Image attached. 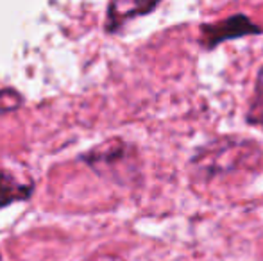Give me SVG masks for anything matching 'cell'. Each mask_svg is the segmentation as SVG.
Here are the masks:
<instances>
[{
  "label": "cell",
  "instance_id": "obj_8",
  "mask_svg": "<svg viewBox=\"0 0 263 261\" xmlns=\"http://www.w3.org/2000/svg\"><path fill=\"white\" fill-rule=\"evenodd\" d=\"M88 261H124L118 256H111V254H102V256H95V258H90Z\"/></svg>",
  "mask_w": 263,
  "mask_h": 261
},
{
  "label": "cell",
  "instance_id": "obj_6",
  "mask_svg": "<svg viewBox=\"0 0 263 261\" xmlns=\"http://www.w3.org/2000/svg\"><path fill=\"white\" fill-rule=\"evenodd\" d=\"M247 122L253 126L261 127L263 131V68L258 72L256 84H254V93L251 98L249 111H247Z\"/></svg>",
  "mask_w": 263,
  "mask_h": 261
},
{
  "label": "cell",
  "instance_id": "obj_3",
  "mask_svg": "<svg viewBox=\"0 0 263 261\" xmlns=\"http://www.w3.org/2000/svg\"><path fill=\"white\" fill-rule=\"evenodd\" d=\"M251 32H260V29L253 24L243 14H235L224 22H218L215 25H204L202 27V43L208 49H213L224 39L240 38V36L251 34Z\"/></svg>",
  "mask_w": 263,
  "mask_h": 261
},
{
  "label": "cell",
  "instance_id": "obj_5",
  "mask_svg": "<svg viewBox=\"0 0 263 261\" xmlns=\"http://www.w3.org/2000/svg\"><path fill=\"white\" fill-rule=\"evenodd\" d=\"M32 195V183H20L9 172H0V208L27 200Z\"/></svg>",
  "mask_w": 263,
  "mask_h": 261
},
{
  "label": "cell",
  "instance_id": "obj_1",
  "mask_svg": "<svg viewBox=\"0 0 263 261\" xmlns=\"http://www.w3.org/2000/svg\"><path fill=\"white\" fill-rule=\"evenodd\" d=\"M261 161V150L256 142L249 139H220L204 147L197 156H194V163L197 170L206 175L224 174L229 170H251Z\"/></svg>",
  "mask_w": 263,
  "mask_h": 261
},
{
  "label": "cell",
  "instance_id": "obj_4",
  "mask_svg": "<svg viewBox=\"0 0 263 261\" xmlns=\"http://www.w3.org/2000/svg\"><path fill=\"white\" fill-rule=\"evenodd\" d=\"M158 7L156 2H111L107 7L106 31L115 32L136 16H142Z\"/></svg>",
  "mask_w": 263,
  "mask_h": 261
},
{
  "label": "cell",
  "instance_id": "obj_7",
  "mask_svg": "<svg viewBox=\"0 0 263 261\" xmlns=\"http://www.w3.org/2000/svg\"><path fill=\"white\" fill-rule=\"evenodd\" d=\"M22 106V95L14 91L13 88L0 90V113L14 111Z\"/></svg>",
  "mask_w": 263,
  "mask_h": 261
},
{
  "label": "cell",
  "instance_id": "obj_2",
  "mask_svg": "<svg viewBox=\"0 0 263 261\" xmlns=\"http://www.w3.org/2000/svg\"><path fill=\"white\" fill-rule=\"evenodd\" d=\"M93 170L115 181H131L138 174V154L136 149L122 139H111L83 157Z\"/></svg>",
  "mask_w": 263,
  "mask_h": 261
}]
</instances>
